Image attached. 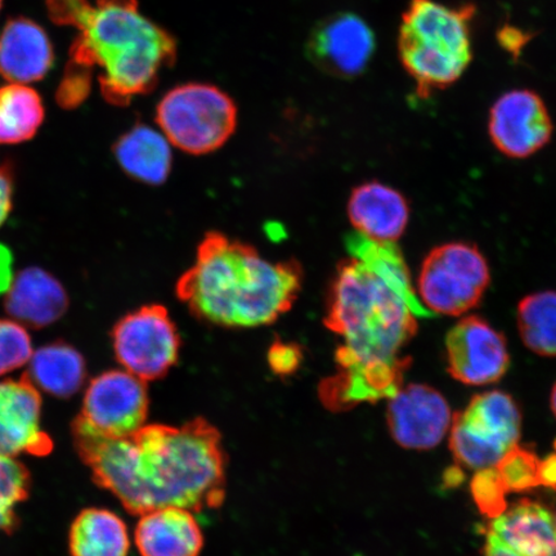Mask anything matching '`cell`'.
Here are the masks:
<instances>
[{
    "label": "cell",
    "mask_w": 556,
    "mask_h": 556,
    "mask_svg": "<svg viewBox=\"0 0 556 556\" xmlns=\"http://www.w3.org/2000/svg\"><path fill=\"white\" fill-rule=\"evenodd\" d=\"M350 260L331 283L325 325L340 339L337 372L319 384L331 412L391 399L402 388L412 358L402 352L417 321L433 316L420 301L395 242L354 232L346 239Z\"/></svg>",
    "instance_id": "1"
},
{
    "label": "cell",
    "mask_w": 556,
    "mask_h": 556,
    "mask_svg": "<svg viewBox=\"0 0 556 556\" xmlns=\"http://www.w3.org/2000/svg\"><path fill=\"white\" fill-rule=\"evenodd\" d=\"M73 440L93 481L130 514L177 506L217 509L226 497V454L218 429L201 417L182 427L151 424L124 437H109L80 416Z\"/></svg>",
    "instance_id": "2"
},
{
    "label": "cell",
    "mask_w": 556,
    "mask_h": 556,
    "mask_svg": "<svg viewBox=\"0 0 556 556\" xmlns=\"http://www.w3.org/2000/svg\"><path fill=\"white\" fill-rule=\"evenodd\" d=\"M295 262H274L258 250L212 232L177 282V295L200 319L222 328L270 325L295 303L302 289Z\"/></svg>",
    "instance_id": "3"
},
{
    "label": "cell",
    "mask_w": 556,
    "mask_h": 556,
    "mask_svg": "<svg viewBox=\"0 0 556 556\" xmlns=\"http://www.w3.org/2000/svg\"><path fill=\"white\" fill-rule=\"evenodd\" d=\"M78 29L73 60L102 68V93L114 104L151 92L162 70L177 59L176 39L143 16L137 0H97Z\"/></svg>",
    "instance_id": "4"
},
{
    "label": "cell",
    "mask_w": 556,
    "mask_h": 556,
    "mask_svg": "<svg viewBox=\"0 0 556 556\" xmlns=\"http://www.w3.org/2000/svg\"><path fill=\"white\" fill-rule=\"evenodd\" d=\"M477 7H450L438 0H409L397 48L401 64L426 99L455 85L472 61L471 23Z\"/></svg>",
    "instance_id": "5"
},
{
    "label": "cell",
    "mask_w": 556,
    "mask_h": 556,
    "mask_svg": "<svg viewBox=\"0 0 556 556\" xmlns=\"http://www.w3.org/2000/svg\"><path fill=\"white\" fill-rule=\"evenodd\" d=\"M160 130L174 148L191 155L217 151L235 134L238 109L224 90L189 83L169 90L156 109Z\"/></svg>",
    "instance_id": "6"
},
{
    "label": "cell",
    "mask_w": 556,
    "mask_h": 556,
    "mask_svg": "<svg viewBox=\"0 0 556 556\" xmlns=\"http://www.w3.org/2000/svg\"><path fill=\"white\" fill-rule=\"evenodd\" d=\"M450 447L456 462L472 470L498 467L518 448L521 416L510 395L500 391L476 395L452 416Z\"/></svg>",
    "instance_id": "7"
},
{
    "label": "cell",
    "mask_w": 556,
    "mask_h": 556,
    "mask_svg": "<svg viewBox=\"0 0 556 556\" xmlns=\"http://www.w3.org/2000/svg\"><path fill=\"white\" fill-rule=\"evenodd\" d=\"M490 280L489 263L476 247L448 242L424 260L416 291L433 315L462 316L481 302Z\"/></svg>",
    "instance_id": "8"
},
{
    "label": "cell",
    "mask_w": 556,
    "mask_h": 556,
    "mask_svg": "<svg viewBox=\"0 0 556 556\" xmlns=\"http://www.w3.org/2000/svg\"><path fill=\"white\" fill-rule=\"evenodd\" d=\"M113 345L117 363L143 381L159 380L177 364L180 338L163 305H144L115 325Z\"/></svg>",
    "instance_id": "9"
},
{
    "label": "cell",
    "mask_w": 556,
    "mask_h": 556,
    "mask_svg": "<svg viewBox=\"0 0 556 556\" xmlns=\"http://www.w3.org/2000/svg\"><path fill=\"white\" fill-rule=\"evenodd\" d=\"M146 381L127 370H110L89 382L83 420L104 435L124 437L144 426L149 416Z\"/></svg>",
    "instance_id": "10"
},
{
    "label": "cell",
    "mask_w": 556,
    "mask_h": 556,
    "mask_svg": "<svg viewBox=\"0 0 556 556\" xmlns=\"http://www.w3.org/2000/svg\"><path fill=\"white\" fill-rule=\"evenodd\" d=\"M377 51V38L356 13L338 12L313 27L305 52L312 64L339 78L363 74Z\"/></svg>",
    "instance_id": "11"
},
{
    "label": "cell",
    "mask_w": 556,
    "mask_h": 556,
    "mask_svg": "<svg viewBox=\"0 0 556 556\" xmlns=\"http://www.w3.org/2000/svg\"><path fill=\"white\" fill-rule=\"evenodd\" d=\"M489 131L493 144L502 154L526 159L536 154L551 141L553 122L538 93L516 89L493 103Z\"/></svg>",
    "instance_id": "12"
},
{
    "label": "cell",
    "mask_w": 556,
    "mask_h": 556,
    "mask_svg": "<svg viewBox=\"0 0 556 556\" xmlns=\"http://www.w3.org/2000/svg\"><path fill=\"white\" fill-rule=\"evenodd\" d=\"M448 371L468 386H486L502 379L510 358L506 340L478 316L456 323L446 338Z\"/></svg>",
    "instance_id": "13"
},
{
    "label": "cell",
    "mask_w": 556,
    "mask_h": 556,
    "mask_svg": "<svg viewBox=\"0 0 556 556\" xmlns=\"http://www.w3.org/2000/svg\"><path fill=\"white\" fill-rule=\"evenodd\" d=\"M387 421L400 446L430 450L448 432L452 415L447 401L435 389L409 384L389 399Z\"/></svg>",
    "instance_id": "14"
},
{
    "label": "cell",
    "mask_w": 556,
    "mask_h": 556,
    "mask_svg": "<svg viewBox=\"0 0 556 556\" xmlns=\"http://www.w3.org/2000/svg\"><path fill=\"white\" fill-rule=\"evenodd\" d=\"M482 556H556L553 514L531 500L506 507L486 528Z\"/></svg>",
    "instance_id": "15"
},
{
    "label": "cell",
    "mask_w": 556,
    "mask_h": 556,
    "mask_svg": "<svg viewBox=\"0 0 556 556\" xmlns=\"http://www.w3.org/2000/svg\"><path fill=\"white\" fill-rule=\"evenodd\" d=\"M52 438L41 429V397L24 377L0 380V455L46 456Z\"/></svg>",
    "instance_id": "16"
},
{
    "label": "cell",
    "mask_w": 556,
    "mask_h": 556,
    "mask_svg": "<svg viewBox=\"0 0 556 556\" xmlns=\"http://www.w3.org/2000/svg\"><path fill=\"white\" fill-rule=\"evenodd\" d=\"M136 544L141 556H199L204 534L185 507L168 506L142 514L136 528Z\"/></svg>",
    "instance_id": "17"
},
{
    "label": "cell",
    "mask_w": 556,
    "mask_h": 556,
    "mask_svg": "<svg viewBox=\"0 0 556 556\" xmlns=\"http://www.w3.org/2000/svg\"><path fill=\"white\" fill-rule=\"evenodd\" d=\"M348 214L356 232L375 241L395 242L406 231L409 207L397 190L368 182L353 190Z\"/></svg>",
    "instance_id": "18"
},
{
    "label": "cell",
    "mask_w": 556,
    "mask_h": 556,
    "mask_svg": "<svg viewBox=\"0 0 556 556\" xmlns=\"http://www.w3.org/2000/svg\"><path fill=\"white\" fill-rule=\"evenodd\" d=\"M50 38L26 18L10 21L0 35V74L7 80L27 85L43 79L53 66Z\"/></svg>",
    "instance_id": "19"
},
{
    "label": "cell",
    "mask_w": 556,
    "mask_h": 556,
    "mask_svg": "<svg viewBox=\"0 0 556 556\" xmlns=\"http://www.w3.org/2000/svg\"><path fill=\"white\" fill-rule=\"evenodd\" d=\"M68 307V298L59 280L45 269L30 267L13 278L5 309L27 328L41 329L58 321Z\"/></svg>",
    "instance_id": "20"
},
{
    "label": "cell",
    "mask_w": 556,
    "mask_h": 556,
    "mask_svg": "<svg viewBox=\"0 0 556 556\" xmlns=\"http://www.w3.org/2000/svg\"><path fill=\"white\" fill-rule=\"evenodd\" d=\"M170 146L162 130L137 125L116 142L115 157L128 176L159 186L165 182L172 169Z\"/></svg>",
    "instance_id": "21"
},
{
    "label": "cell",
    "mask_w": 556,
    "mask_h": 556,
    "mask_svg": "<svg viewBox=\"0 0 556 556\" xmlns=\"http://www.w3.org/2000/svg\"><path fill=\"white\" fill-rule=\"evenodd\" d=\"M23 377L40 392L58 399L78 393L87 379L86 361L72 345L53 343L33 353Z\"/></svg>",
    "instance_id": "22"
},
{
    "label": "cell",
    "mask_w": 556,
    "mask_h": 556,
    "mask_svg": "<svg viewBox=\"0 0 556 556\" xmlns=\"http://www.w3.org/2000/svg\"><path fill=\"white\" fill-rule=\"evenodd\" d=\"M68 546L72 556H128V528L113 511L90 507L75 518Z\"/></svg>",
    "instance_id": "23"
},
{
    "label": "cell",
    "mask_w": 556,
    "mask_h": 556,
    "mask_svg": "<svg viewBox=\"0 0 556 556\" xmlns=\"http://www.w3.org/2000/svg\"><path fill=\"white\" fill-rule=\"evenodd\" d=\"M43 119V102L34 89L17 83L0 88V144L27 141Z\"/></svg>",
    "instance_id": "24"
},
{
    "label": "cell",
    "mask_w": 556,
    "mask_h": 556,
    "mask_svg": "<svg viewBox=\"0 0 556 556\" xmlns=\"http://www.w3.org/2000/svg\"><path fill=\"white\" fill-rule=\"evenodd\" d=\"M521 340L533 353L556 357V291H541L519 303Z\"/></svg>",
    "instance_id": "25"
},
{
    "label": "cell",
    "mask_w": 556,
    "mask_h": 556,
    "mask_svg": "<svg viewBox=\"0 0 556 556\" xmlns=\"http://www.w3.org/2000/svg\"><path fill=\"white\" fill-rule=\"evenodd\" d=\"M30 475L16 457L0 455V531L11 533L17 525L16 509L29 496Z\"/></svg>",
    "instance_id": "26"
},
{
    "label": "cell",
    "mask_w": 556,
    "mask_h": 556,
    "mask_svg": "<svg viewBox=\"0 0 556 556\" xmlns=\"http://www.w3.org/2000/svg\"><path fill=\"white\" fill-rule=\"evenodd\" d=\"M33 343L25 326L12 319H0V377L29 364Z\"/></svg>",
    "instance_id": "27"
},
{
    "label": "cell",
    "mask_w": 556,
    "mask_h": 556,
    "mask_svg": "<svg viewBox=\"0 0 556 556\" xmlns=\"http://www.w3.org/2000/svg\"><path fill=\"white\" fill-rule=\"evenodd\" d=\"M48 7L55 23L75 27L90 9L88 0H48Z\"/></svg>",
    "instance_id": "28"
},
{
    "label": "cell",
    "mask_w": 556,
    "mask_h": 556,
    "mask_svg": "<svg viewBox=\"0 0 556 556\" xmlns=\"http://www.w3.org/2000/svg\"><path fill=\"white\" fill-rule=\"evenodd\" d=\"M301 351L294 344L277 342L268 353L269 366L278 375L294 372L301 364Z\"/></svg>",
    "instance_id": "29"
},
{
    "label": "cell",
    "mask_w": 556,
    "mask_h": 556,
    "mask_svg": "<svg viewBox=\"0 0 556 556\" xmlns=\"http://www.w3.org/2000/svg\"><path fill=\"white\" fill-rule=\"evenodd\" d=\"M78 65V64H76ZM78 72L68 76L64 86L61 87V102L64 104H76L85 100L89 92V75L85 72V66L78 65Z\"/></svg>",
    "instance_id": "30"
},
{
    "label": "cell",
    "mask_w": 556,
    "mask_h": 556,
    "mask_svg": "<svg viewBox=\"0 0 556 556\" xmlns=\"http://www.w3.org/2000/svg\"><path fill=\"white\" fill-rule=\"evenodd\" d=\"M497 37L498 43L503 46L504 50L514 55L521 51V48L525 47L528 40L523 31L513 26H504L503 29L498 31Z\"/></svg>",
    "instance_id": "31"
},
{
    "label": "cell",
    "mask_w": 556,
    "mask_h": 556,
    "mask_svg": "<svg viewBox=\"0 0 556 556\" xmlns=\"http://www.w3.org/2000/svg\"><path fill=\"white\" fill-rule=\"evenodd\" d=\"M12 207V182L10 174L0 169V226L4 224Z\"/></svg>",
    "instance_id": "32"
},
{
    "label": "cell",
    "mask_w": 556,
    "mask_h": 556,
    "mask_svg": "<svg viewBox=\"0 0 556 556\" xmlns=\"http://www.w3.org/2000/svg\"><path fill=\"white\" fill-rule=\"evenodd\" d=\"M12 263L10 250L0 245V294L9 291L13 282Z\"/></svg>",
    "instance_id": "33"
},
{
    "label": "cell",
    "mask_w": 556,
    "mask_h": 556,
    "mask_svg": "<svg viewBox=\"0 0 556 556\" xmlns=\"http://www.w3.org/2000/svg\"><path fill=\"white\" fill-rule=\"evenodd\" d=\"M539 479L540 484L556 489V444L555 454L548 457L546 462L540 463Z\"/></svg>",
    "instance_id": "34"
},
{
    "label": "cell",
    "mask_w": 556,
    "mask_h": 556,
    "mask_svg": "<svg viewBox=\"0 0 556 556\" xmlns=\"http://www.w3.org/2000/svg\"><path fill=\"white\" fill-rule=\"evenodd\" d=\"M552 408H553V413L556 417V384L554 386L553 393H552Z\"/></svg>",
    "instance_id": "35"
},
{
    "label": "cell",
    "mask_w": 556,
    "mask_h": 556,
    "mask_svg": "<svg viewBox=\"0 0 556 556\" xmlns=\"http://www.w3.org/2000/svg\"><path fill=\"white\" fill-rule=\"evenodd\" d=\"M2 2H3V0H0V9H2Z\"/></svg>",
    "instance_id": "36"
},
{
    "label": "cell",
    "mask_w": 556,
    "mask_h": 556,
    "mask_svg": "<svg viewBox=\"0 0 556 556\" xmlns=\"http://www.w3.org/2000/svg\"><path fill=\"white\" fill-rule=\"evenodd\" d=\"M554 520H555V526H556V516H555Z\"/></svg>",
    "instance_id": "37"
}]
</instances>
